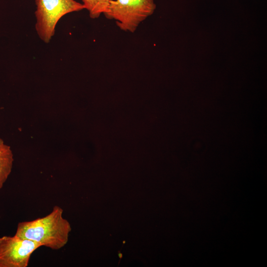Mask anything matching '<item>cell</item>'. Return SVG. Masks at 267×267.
Segmentation results:
<instances>
[{
	"mask_svg": "<svg viewBox=\"0 0 267 267\" xmlns=\"http://www.w3.org/2000/svg\"><path fill=\"white\" fill-rule=\"evenodd\" d=\"M63 210L56 205L46 216L18 223L16 235L39 243L52 250H59L67 243L71 228L63 217Z\"/></svg>",
	"mask_w": 267,
	"mask_h": 267,
	"instance_id": "obj_1",
	"label": "cell"
},
{
	"mask_svg": "<svg viewBox=\"0 0 267 267\" xmlns=\"http://www.w3.org/2000/svg\"><path fill=\"white\" fill-rule=\"evenodd\" d=\"M35 29L44 42L48 43L55 33L59 20L64 15L85 9L75 0H36Z\"/></svg>",
	"mask_w": 267,
	"mask_h": 267,
	"instance_id": "obj_2",
	"label": "cell"
},
{
	"mask_svg": "<svg viewBox=\"0 0 267 267\" xmlns=\"http://www.w3.org/2000/svg\"><path fill=\"white\" fill-rule=\"evenodd\" d=\"M156 8L154 0H110L104 15L114 20L121 30L134 33Z\"/></svg>",
	"mask_w": 267,
	"mask_h": 267,
	"instance_id": "obj_3",
	"label": "cell"
},
{
	"mask_svg": "<svg viewBox=\"0 0 267 267\" xmlns=\"http://www.w3.org/2000/svg\"><path fill=\"white\" fill-rule=\"evenodd\" d=\"M41 246L16 235L0 237V267H27L31 255Z\"/></svg>",
	"mask_w": 267,
	"mask_h": 267,
	"instance_id": "obj_4",
	"label": "cell"
},
{
	"mask_svg": "<svg viewBox=\"0 0 267 267\" xmlns=\"http://www.w3.org/2000/svg\"><path fill=\"white\" fill-rule=\"evenodd\" d=\"M13 161L10 147L3 143L0 146V189L3 187L11 173Z\"/></svg>",
	"mask_w": 267,
	"mask_h": 267,
	"instance_id": "obj_5",
	"label": "cell"
},
{
	"mask_svg": "<svg viewBox=\"0 0 267 267\" xmlns=\"http://www.w3.org/2000/svg\"><path fill=\"white\" fill-rule=\"evenodd\" d=\"M81 0L85 9L88 11L90 18L96 19L106 12L110 0Z\"/></svg>",
	"mask_w": 267,
	"mask_h": 267,
	"instance_id": "obj_6",
	"label": "cell"
},
{
	"mask_svg": "<svg viewBox=\"0 0 267 267\" xmlns=\"http://www.w3.org/2000/svg\"><path fill=\"white\" fill-rule=\"evenodd\" d=\"M3 143H4V142L3 140L1 138H0V146L2 145Z\"/></svg>",
	"mask_w": 267,
	"mask_h": 267,
	"instance_id": "obj_7",
	"label": "cell"
}]
</instances>
